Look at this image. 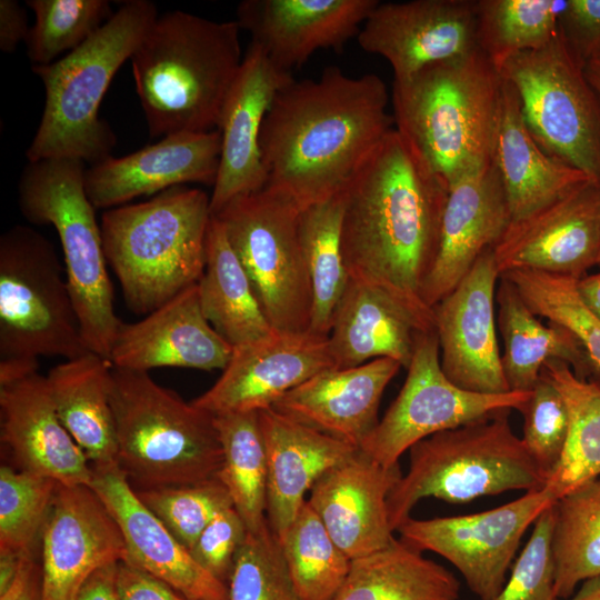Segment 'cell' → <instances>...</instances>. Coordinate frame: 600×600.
Returning a JSON list of instances; mask_svg holds the SVG:
<instances>
[{
  "label": "cell",
  "mask_w": 600,
  "mask_h": 600,
  "mask_svg": "<svg viewBox=\"0 0 600 600\" xmlns=\"http://www.w3.org/2000/svg\"><path fill=\"white\" fill-rule=\"evenodd\" d=\"M378 0H244L237 23L273 64L291 72L316 51H342Z\"/></svg>",
  "instance_id": "603a6c76"
},
{
  "label": "cell",
  "mask_w": 600,
  "mask_h": 600,
  "mask_svg": "<svg viewBox=\"0 0 600 600\" xmlns=\"http://www.w3.org/2000/svg\"><path fill=\"white\" fill-rule=\"evenodd\" d=\"M357 40L363 51L390 63L394 80H402L479 49L478 0L379 2Z\"/></svg>",
  "instance_id": "2e32d148"
},
{
  "label": "cell",
  "mask_w": 600,
  "mask_h": 600,
  "mask_svg": "<svg viewBox=\"0 0 600 600\" xmlns=\"http://www.w3.org/2000/svg\"><path fill=\"white\" fill-rule=\"evenodd\" d=\"M576 287L586 307L600 319V271L578 279Z\"/></svg>",
  "instance_id": "9f6ffc18"
},
{
  "label": "cell",
  "mask_w": 600,
  "mask_h": 600,
  "mask_svg": "<svg viewBox=\"0 0 600 600\" xmlns=\"http://www.w3.org/2000/svg\"><path fill=\"white\" fill-rule=\"evenodd\" d=\"M22 554L10 552L0 553V593L3 592L16 578Z\"/></svg>",
  "instance_id": "6f0895ef"
},
{
  "label": "cell",
  "mask_w": 600,
  "mask_h": 600,
  "mask_svg": "<svg viewBox=\"0 0 600 600\" xmlns=\"http://www.w3.org/2000/svg\"><path fill=\"white\" fill-rule=\"evenodd\" d=\"M232 350L203 314L196 283L141 320L122 322L109 360L146 372L160 367L211 371L223 370Z\"/></svg>",
  "instance_id": "484cf974"
},
{
  "label": "cell",
  "mask_w": 600,
  "mask_h": 600,
  "mask_svg": "<svg viewBox=\"0 0 600 600\" xmlns=\"http://www.w3.org/2000/svg\"><path fill=\"white\" fill-rule=\"evenodd\" d=\"M558 600H600V574L584 580L571 597Z\"/></svg>",
  "instance_id": "680465c9"
},
{
  "label": "cell",
  "mask_w": 600,
  "mask_h": 600,
  "mask_svg": "<svg viewBox=\"0 0 600 600\" xmlns=\"http://www.w3.org/2000/svg\"><path fill=\"white\" fill-rule=\"evenodd\" d=\"M300 213L294 201L264 187L234 198L214 216L267 320L279 332L310 329L312 288L300 240Z\"/></svg>",
  "instance_id": "8fae6325"
},
{
  "label": "cell",
  "mask_w": 600,
  "mask_h": 600,
  "mask_svg": "<svg viewBox=\"0 0 600 600\" xmlns=\"http://www.w3.org/2000/svg\"><path fill=\"white\" fill-rule=\"evenodd\" d=\"M541 374L563 397L570 419L562 457L546 482L559 499L600 476V379L582 380L559 360L546 362Z\"/></svg>",
  "instance_id": "d590c367"
},
{
  "label": "cell",
  "mask_w": 600,
  "mask_h": 600,
  "mask_svg": "<svg viewBox=\"0 0 600 600\" xmlns=\"http://www.w3.org/2000/svg\"><path fill=\"white\" fill-rule=\"evenodd\" d=\"M568 0H478V46L499 71L514 54L548 44Z\"/></svg>",
  "instance_id": "ab89813d"
},
{
  "label": "cell",
  "mask_w": 600,
  "mask_h": 600,
  "mask_svg": "<svg viewBox=\"0 0 600 600\" xmlns=\"http://www.w3.org/2000/svg\"><path fill=\"white\" fill-rule=\"evenodd\" d=\"M247 532L244 521L238 511L234 507H229L207 524L190 548V552L207 571L228 583L236 556Z\"/></svg>",
  "instance_id": "681fc988"
},
{
  "label": "cell",
  "mask_w": 600,
  "mask_h": 600,
  "mask_svg": "<svg viewBox=\"0 0 600 600\" xmlns=\"http://www.w3.org/2000/svg\"><path fill=\"white\" fill-rule=\"evenodd\" d=\"M561 30L544 47L500 68L516 89L526 124L551 157L600 183V97Z\"/></svg>",
  "instance_id": "7c38bea8"
},
{
  "label": "cell",
  "mask_w": 600,
  "mask_h": 600,
  "mask_svg": "<svg viewBox=\"0 0 600 600\" xmlns=\"http://www.w3.org/2000/svg\"><path fill=\"white\" fill-rule=\"evenodd\" d=\"M0 600H42V572L34 549L21 556L17 576Z\"/></svg>",
  "instance_id": "f5cc1de1"
},
{
  "label": "cell",
  "mask_w": 600,
  "mask_h": 600,
  "mask_svg": "<svg viewBox=\"0 0 600 600\" xmlns=\"http://www.w3.org/2000/svg\"><path fill=\"white\" fill-rule=\"evenodd\" d=\"M592 62L600 66V56H599L597 59H594ZM590 63H591V62H590Z\"/></svg>",
  "instance_id": "94428289"
},
{
  "label": "cell",
  "mask_w": 600,
  "mask_h": 600,
  "mask_svg": "<svg viewBox=\"0 0 600 600\" xmlns=\"http://www.w3.org/2000/svg\"><path fill=\"white\" fill-rule=\"evenodd\" d=\"M492 162L504 188L511 222L593 181L579 169L549 156L539 146L526 124L516 89L504 79Z\"/></svg>",
  "instance_id": "4dcf8cb0"
},
{
  "label": "cell",
  "mask_w": 600,
  "mask_h": 600,
  "mask_svg": "<svg viewBox=\"0 0 600 600\" xmlns=\"http://www.w3.org/2000/svg\"><path fill=\"white\" fill-rule=\"evenodd\" d=\"M91 468L89 486L122 532L124 562L164 581L190 600H229L227 583L207 571L144 506L118 464Z\"/></svg>",
  "instance_id": "44dd1931"
},
{
  "label": "cell",
  "mask_w": 600,
  "mask_h": 600,
  "mask_svg": "<svg viewBox=\"0 0 600 600\" xmlns=\"http://www.w3.org/2000/svg\"><path fill=\"white\" fill-rule=\"evenodd\" d=\"M500 272L486 250L457 287L433 308L444 376L477 393L509 392L499 351L494 303Z\"/></svg>",
  "instance_id": "9a60e30c"
},
{
  "label": "cell",
  "mask_w": 600,
  "mask_h": 600,
  "mask_svg": "<svg viewBox=\"0 0 600 600\" xmlns=\"http://www.w3.org/2000/svg\"><path fill=\"white\" fill-rule=\"evenodd\" d=\"M502 83L480 49L393 80L394 129L448 190L492 162Z\"/></svg>",
  "instance_id": "277c9868"
},
{
  "label": "cell",
  "mask_w": 600,
  "mask_h": 600,
  "mask_svg": "<svg viewBox=\"0 0 600 600\" xmlns=\"http://www.w3.org/2000/svg\"><path fill=\"white\" fill-rule=\"evenodd\" d=\"M30 29L24 9L16 0L0 1V50L10 53L26 41Z\"/></svg>",
  "instance_id": "db71d44e"
},
{
  "label": "cell",
  "mask_w": 600,
  "mask_h": 600,
  "mask_svg": "<svg viewBox=\"0 0 600 600\" xmlns=\"http://www.w3.org/2000/svg\"><path fill=\"white\" fill-rule=\"evenodd\" d=\"M557 500L544 486L482 512L424 520L409 517L397 531L411 548L436 552L452 563L478 600H491L507 581L524 532Z\"/></svg>",
  "instance_id": "5bb4252c"
},
{
  "label": "cell",
  "mask_w": 600,
  "mask_h": 600,
  "mask_svg": "<svg viewBox=\"0 0 600 600\" xmlns=\"http://www.w3.org/2000/svg\"><path fill=\"white\" fill-rule=\"evenodd\" d=\"M460 583L443 566L396 539L352 559L334 600H459Z\"/></svg>",
  "instance_id": "e575fe53"
},
{
  "label": "cell",
  "mask_w": 600,
  "mask_h": 600,
  "mask_svg": "<svg viewBox=\"0 0 600 600\" xmlns=\"http://www.w3.org/2000/svg\"><path fill=\"white\" fill-rule=\"evenodd\" d=\"M501 273L524 269L580 279L600 258V183L588 181L509 224L492 248Z\"/></svg>",
  "instance_id": "ac0fdd59"
},
{
  "label": "cell",
  "mask_w": 600,
  "mask_h": 600,
  "mask_svg": "<svg viewBox=\"0 0 600 600\" xmlns=\"http://www.w3.org/2000/svg\"><path fill=\"white\" fill-rule=\"evenodd\" d=\"M59 482L19 468H0V553L34 549Z\"/></svg>",
  "instance_id": "ee69618b"
},
{
  "label": "cell",
  "mask_w": 600,
  "mask_h": 600,
  "mask_svg": "<svg viewBox=\"0 0 600 600\" xmlns=\"http://www.w3.org/2000/svg\"><path fill=\"white\" fill-rule=\"evenodd\" d=\"M39 541L42 600H73L94 571L126 558L122 532L89 484H58Z\"/></svg>",
  "instance_id": "e0dca14e"
},
{
  "label": "cell",
  "mask_w": 600,
  "mask_h": 600,
  "mask_svg": "<svg viewBox=\"0 0 600 600\" xmlns=\"http://www.w3.org/2000/svg\"><path fill=\"white\" fill-rule=\"evenodd\" d=\"M586 74L600 97V66L593 62L587 64Z\"/></svg>",
  "instance_id": "91938a15"
},
{
  "label": "cell",
  "mask_w": 600,
  "mask_h": 600,
  "mask_svg": "<svg viewBox=\"0 0 600 600\" xmlns=\"http://www.w3.org/2000/svg\"><path fill=\"white\" fill-rule=\"evenodd\" d=\"M559 26L567 43L586 66L600 56V0H568Z\"/></svg>",
  "instance_id": "f907efd6"
},
{
  "label": "cell",
  "mask_w": 600,
  "mask_h": 600,
  "mask_svg": "<svg viewBox=\"0 0 600 600\" xmlns=\"http://www.w3.org/2000/svg\"><path fill=\"white\" fill-rule=\"evenodd\" d=\"M510 223L508 200L493 162L456 181L448 190L438 253L423 283L424 304L432 309L448 296Z\"/></svg>",
  "instance_id": "d4e9b609"
},
{
  "label": "cell",
  "mask_w": 600,
  "mask_h": 600,
  "mask_svg": "<svg viewBox=\"0 0 600 600\" xmlns=\"http://www.w3.org/2000/svg\"><path fill=\"white\" fill-rule=\"evenodd\" d=\"M119 600H190L152 574L124 561L118 563Z\"/></svg>",
  "instance_id": "816d5d0a"
},
{
  "label": "cell",
  "mask_w": 600,
  "mask_h": 600,
  "mask_svg": "<svg viewBox=\"0 0 600 600\" xmlns=\"http://www.w3.org/2000/svg\"><path fill=\"white\" fill-rule=\"evenodd\" d=\"M136 491L144 506L189 550L219 512L233 507L228 489L218 477L194 484Z\"/></svg>",
  "instance_id": "bcb514c9"
},
{
  "label": "cell",
  "mask_w": 600,
  "mask_h": 600,
  "mask_svg": "<svg viewBox=\"0 0 600 600\" xmlns=\"http://www.w3.org/2000/svg\"><path fill=\"white\" fill-rule=\"evenodd\" d=\"M198 290L203 314L231 347L266 338L276 331L214 216L208 229L206 268Z\"/></svg>",
  "instance_id": "836d02e7"
},
{
  "label": "cell",
  "mask_w": 600,
  "mask_h": 600,
  "mask_svg": "<svg viewBox=\"0 0 600 600\" xmlns=\"http://www.w3.org/2000/svg\"><path fill=\"white\" fill-rule=\"evenodd\" d=\"M118 563H110L94 571L79 589L73 600H119Z\"/></svg>",
  "instance_id": "11a10c76"
},
{
  "label": "cell",
  "mask_w": 600,
  "mask_h": 600,
  "mask_svg": "<svg viewBox=\"0 0 600 600\" xmlns=\"http://www.w3.org/2000/svg\"><path fill=\"white\" fill-rule=\"evenodd\" d=\"M599 264H600V258H599Z\"/></svg>",
  "instance_id": "6125c7cd"
},
{
  "label": "cell",
  "mask_w": 600,
  "mask_h": 600,
  "mask_svg": "<svg viewBox=\"0 0 600 600\" xmlns=\"http://www.w3.org/2000/svg\"><path fill=\"white\" fill-rule=\"evenodd\" d=\"M518 411L523 417L521 439L547 482L568 439L570 419L564 399L556 386L540 374Z\"/></svg>",
  "instance_id": "7dc6e473"
},
{
  "label": "cell",
  "mask_w": 600,
  "mask_h": 600,
  "mask_svg": "<svg viewBox=\"0 0 600 600\" xmlns=\"http://www.w3.org/2000/svg\"><path fill=\"white\" fill-rule=\"evenodd\" d=\"M401 477L399 463L384 467L359 448L317 480L307 501L352 560L396 540L387 498Z\"/></svg>",
  "instance_id": "cb8c5ba5"
},
{
  "label": "cell",
  "mask_w": 600,
  "mask_h": 600,
  "mask_svg": "<svg viewBox=\"0 0 600 600\" xmlns=\"http://www.w3.org/2000/svg\"><path fill=\"white\" fill-rule=\"evenodd\" d=\"M334 368L327 336L273 331L233 347L216 383L191 402L210 413L260 411L317 373Z\"/></svg>",
  "instance_id": "d6986e66"
},
{
  "label": "cell",
  "mask_w": 600,
  "mask_h": 600,
  "mask_svg": "<svg viewBox=\"0 0 600 600\" xmlns=\"http://www.w3.org/2000/svg\"><path fill=\"white\" fill-rule=\"evenodd\" d=\"M500 276L516 286L534 314L570 330L600 368V319L580 299L578 279L524 269Z\"/></svg>",
  "instance_id": "7bdbcfd3"
},
{
  "label": "cell",
  "mask_w": 600,
  "mask_h": 600,
  "mask_svg": "<svg viewBox=\"0 0 600 600\" xmlns=\"http://www.w3.org/2000/svg\"><path fill=\"white\" fill-rule=\"evenodd\" d=\"M402 366L390 358L330 368L279 398L276 411L358 448L377 427L383 391Z\"/></svg>",
  "instance_id": "f1b7e54d"
},
{
  "label": "cell",
  "mask_w": 600,
  "mask_h": 600,
  "mask_svg": "<svg viewBox=\"0 0 600 600\" xmlns=\"http://www.w3.org/2000/svg\"><path fill=\"white\" fill-rule=\"evenodd\" d=\"M341 250L350 279L416 309L434 263L448 189L393 129L342 191Z\"/></svg>",
  "instance_id": "7a4b0ae2"
},
{
  "label": "cell",
  "mask_w": 600,
  "mask_h": 600,
  "mask_svg": "<svg viewBox=\"0 0 600 600\" xmlns=\"http://www.w3.org/2000/svg\"><path fill=\"white\" fill-rule=\"evenodd\" d=\"M292 80L291 72L278 68L258 44L250 42L223 102L217 128L221 133V152L210 194L212 216L234 198L264 188L267 173L259 142L261 128L274 97Z\"/></svg>",
  "instance_id": "ffe728a7"
},
{
  "label": "cell",
  "mask_w": 600,
  "mask_h": 600,
  "mask_svg": "<svg viewBox=\"0 0 600 600\" xmlns=\"http://www.w3.org/2000/svg\"><path fill=\"white\" fill-rule=\"evenodd\" d=\"M342 192L301 210L299 232L312 288L309 331L329 336L350 277L341 250Z\"/></svg>",
  "instance_id": "8d00e7d4"
},
{
  "label": "cell",
  "mask_w": 600,
  "mask_h": 600,
  "mask_svg": "<svg viewBox=\"0 0 600 600\" xmlns=\"http://www.w3.org/2000/svg\"><path fill=\"white\" fill-rule=\"evenodd\" d=\"M496 303L504 346L501 364L510 391H530L550 360L567 363L582 380L600 379V368L574 334L553 321L542 323L516 286L501 276Z\"/></svg>",
  "instance_id": "1f68e13d"
},
{
  "label": "cell",
  "mask_w": 600,
  "mask_h": 600,
  "mask_svg": "<svg viewBox=\"0 0 600 600\" xmlns=\"http://www.w3.org/2000/svg\"><path fill=\"white\" fill-rule=\"evenodd\" d=\"M404 383L360 449L384 467L417 442L506 409H517L530 391L484 394L463 390L442 372L436 329L418 340Z\"/></svg>",
  "instance_id": "4fadbf2b"
},
{
  "label": "cell",
  "mask_w": 600,
  "mask_h": 600,
  "mask_svg": "<svg viewBox=\"0 0 600 600\" xmlns=\"http://www.w3.org/2000/svg\"><path fill=\"white\" fill-rule=\"evenodd\" d=\"M433 329V313L381 287L350 279L328 336L333 366L347 369L390 358L407 369L419 338Z\"/></svg>",
  "instance_id": "4316f807"
},
{
  "label": "cell",
  "mask_w": 600,
  "mask_h": 600,
  "mask_svg": "<svg viewBox=\"0 0 600 600\" xmlns=\"http://www.w3.org/2000/svg\"><path fill=\"white\" fill-rule=\"evenodd\" d=\"M384 81L338 67L279 90L260 133L264 187L302 210L342 192L394 129Z\"/></svg>",
  "instance_id": "6da1fadb"
},
{
  "label": "cell",
  "mask_w": 600,
  "mask_h": 600,
  "mask_svg": "<svg viewBox=\"0 0 600 600\" xmlns=\"http://www.w3.org/2000/svg\"><path fill=\"white\" fill-rule=\"evenodd\" d=\"M110 401L117 462L138 489L194 484L217 477L222 448L212 413L186 402L146 371L116 367Z\"/></svg>",
  "instance_id": "52a82bcc"
},
{
  "label": "cell",
  "mask_w": 600,
  "mask_h": 600,
  "mask_svg": "<svg viewBox=\"0 0 600 600\" xmlns=\"http://www.w3.org/2000/svg\"><path fill=\"white\" fill-rule=\"evenodd\" d=\"M112 363L94 352L64 360L46 376L57 414L91 466L118 464L110 401Z\"/></svg>",
  "instance_id": "d6a6232c"
},
{
  "label": "cell",
  "mask_w": 600,
  "mask_h": 600,
  "mask_svg": "<svg viewBox=\"0 0 600 600\" xmlns=\"http://www.w3.org/2000/svg\"><path fill=\"white\" fill-rule=\"evenodd\" d=\"M227 586L229 600H301L268 521L247 532Z\"/></svg>",
  "instance_id": "f6af8a7d"
},
{
  "label": "cell",
  "mask_w": 600,
  "mask_h": 600,
  "mask_svg": "<svg viewBox=\"0 0 600 600\" xmlns=\"http://www.w3.org/2000/svg\"><path fill=\"white\" fill-rule=\"evenodd\" d=\"M0 440L21 470L66 486L90 483L91 463L61 423L38 372L0 386Z\"/></svg>",
  "instance_id": "83f0119b"
},
{
  "label": "cell",
  "mask_w": 600,
  "mask_h": 600,
  "mask_svg": "<svg viewBox=\"0 0 600 600\" xmlns=\"http://www.w3.org/2000/svg\"><path fill=\"white\" fill-rule=\"evenodd\" d=\"M553 504L533 523L532 533L510 576L491 600H558L554 594Z\"/></svg>",
  "instance_id": "c3c4849f"
},
{
  "label": "cell",
  "mask_w": 600,
  "mask_h": 600,
  "mask_svg": "<svg viewBox=\"0 0 600 600\" xmlns=\"http://www.w3.org/2000/svg\"><path fill=\"white\" fill-rule=\"evenodd\" d=\"M240 30L183 11L158 17L131 57L151 137L218 128L243 59Z\"/></svg>",
  "instance_id": "3957f363"
},
{
  "label": "cell",
  "mask_w": 600,
  "mask_h": 600,
  "mask_svg": "<svg viewBox=\"0 0 600 600\" xmlns=\"http://www.w3.org/2000/svg\"><path fill=\"white\" fill-rule=\"evenodd\" d=\"M158 17L148 0L126 1L81 46L51 64L32 66L43 82L46 103L26 153L29 162L67 158L92 166L111 157L116 136L99 118V107Z\"/></svg>",
  "instance_id": "8992f818"
},
{
  "label": "cell",
  "mask_w": 600,
  "mask_h": 600,
  "mask_svg": "<svg viewBox=\"0 0 600 600\" xmlns=\"http://www.w3.org/2000/svg\"><path fill=\"white\" fill-rule=\"evenodd\" d=\"M267 453V520L277 537L291 524L306 493L358 447L296 421L272 408L259 411Z\"/></svg>",
  "instance_id": "f546056e"
},
{
  "label": "cell",
  "mask_w": 600,
  "mask_h": 600,
  "mask_svg": "<svg viewBox=\"0 0 600 600\" xmlns=\"http://www.w3.org/2000/svg\"><path fill=\"white\" fill-rule=\"evenodd\" d=\"M220 152L218 129L168 134L133 153L90 166L84 189L96 209L108 210L188 182L213 187Z\"/></svg>",
  "instance_id": "7402d4cb"
},
{
  "label": "cell",
  "mask_w": 600,
  "mask_h": 600,
  "mask_svg": "<svg viewBox=\"0 0 600 600\" xmlns=\"http://www.w3.org/2000/svg\"><path fill=\"white\" fill-rule=\"evenodd\" d=\"M510 409L440 431L410 449V466L387 498L393 531L413 507L433 497L464 503L511 490L542 489L546 479L510 426Z\"/></svg>",
  "instance_id": "9c48e42d"
},
{
  "label": "cell",
  "mask_w": 600,
  "mask_h": 600,
  "mask_svg": "<svg viewBox=\"0 0 600 600\" xmlns=\"http://www.w3.org/2000/svg\"><path fill=\"white\" fill-rule=\"evenodd\" d=\"M84 162H29L19 182V207L36 224H51L60 239L66 277L87 348L109 359L122 321L117 317L101 228L84 189Z\"/></svg>",
  "instance_id": "30bf717a"
},
{
  "label": "cell",
  "mask_w": 600,
  "mask_h": 600,
  "mask_svg": "<svg viewBox=\"0 0 600 600\" xmlns=\"http://www.w3.org/2000/svg\"><path fill=\"white\" fill-rule=\"evenodd\" d=\"M211 218L210 196L182 186L104 210V256L128 309L147 316L199 282Z\"/></svg>",
  "instance_id": "5b68a950"
},
{
  "label": "cell",
  "mask_w": 600,
  "mask_h": 600,
  "mask_svg": "<svg viewBox=\"0 0 600 600\" xmlns=\"http://www.w3.org/2000/svg\"><path fill=\"white\" fill-rule=\"evenodd\" d=\"M277 538L301 600H334L351 559L336 544L307 500Z\"/></svg>",
  "instance_id": "60d3db41"
},
{
  "label": "cell",
  "mask_w": 600,
  "mask_h": 600,
  "mask_svg": "<svg viewBox=\"0 0 600 600\" xmlns=\"http://www.w3.org/2000/svg\"><path fill=\"white\" fill-rule=\"evenodd\" d=\"M88 352L52 243L30 227L9 228L0 237V386L38 372L40 357Z\"/></svg>",
  "instance_id": "ba28073f"
},
{
  "label": "cell",
  "mask_w": 600,
  "mask_h": 600,
  "mask_svg": "<svg viewBox=\"0 0 600 600\" xmlns=\"http://www.w3.org/2000/svg\"><path fill=\"white\" fill-rule=\"evenodd\" d=\"M36 16L30 28L27 53L32 66H47L71 52L113 14L106 0H28Z\"/></svg>",
  "instance_id": "b9f144b4"
},
{
  "label": "cell",
  "mask_w": 600,
  "mask_h": 600,
  "mask_svg": "<svg viewBox=\"0 0 600 600\" xmlns=\"http://www.w3.org/2000/svg\"><path fill=\"white\" fill-rule=\"evenodd\" d=\"M553 512L554 594L567 599L600 574V478L559 498Z\"/></svg>",
  "instance_id": "f35d334b"
},
{
  "label": "cell",
  "mask_w": 600,
  "mask_h": 600,
  "mask_svg": "<svg viewBox=\"0 0 600 600\" xmlns=\"http://www.w3.org/2000/svg\"><path fill=\"white\" fill-rule=\"evenodd\" d=\"M222 448L217 477L228 489L248 531L267 523V453L259 411L214 414Z\"/></svg>",
  "instance_id": "74e56055"
}]
</instances>
